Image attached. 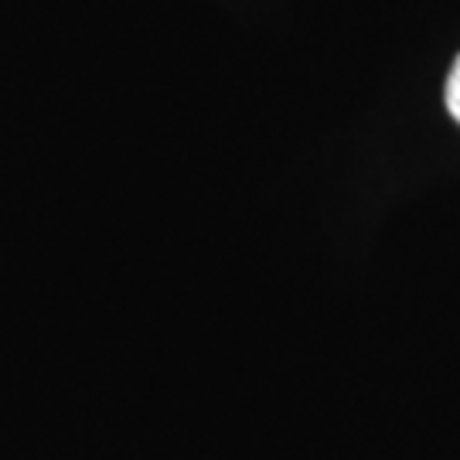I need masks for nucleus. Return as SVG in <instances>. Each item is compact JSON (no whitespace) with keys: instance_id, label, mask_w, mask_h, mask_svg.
Masks as SVG:
<instances>
[{"instance_id":"obj_1","label":"nucleus","mask_w":460,"mask_h":460,"mask_svg":"<svg viewBox=\"0 0 460 460\" xmlns=\"http://www.w3.org/2000/svg\"><path fill=\"white\" fill-rule=\"evenodd\" d=\"M447 110L460 123V55L457 62H454V68H450V79H447Z\"/></svg>"}]
</instances>
